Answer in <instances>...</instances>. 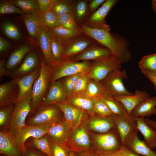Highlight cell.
Returning <instances> with one entry per match:
<instances>
[{"label": "cell", "instance_id": "6da1fadb", "mask_svg": "<svg viewBox=\"0 0 156 156\" xmlns=\"http://www.w3.org/2000/svg\"><path fill=\"white\" fill-rule=\"evenodd\" d=\"M79 25L80 29L82 34L94 39L109 49L122 63L129 61L131 54L128 43L122 37L110 33L107 25L106 24L98 28L91 27L83 24Z\"/></svg>", "mask_w": 156, "mask_h": 156}, {"label": "cell", "instance_id": "7a4b0ae2", "mask_svg": "<svg viewBox=\"0 0 156 156\" xmlns=\"http://www.w3.org/2000/svg\"><path fill=\"white\" fill-rule=\"evenodd\" d=\"M92 64L90 61H78L73 58L63 60L51 68V82L80 73H89Z\"/></svg>", "mask_w": 156, "mask_h": 156}, {"label": "cell", "instance_id": "3957f363", "mask_svg": "<svg viewBox=\"0 0 156 156\" xmlns=\"http://www.w3.org/2000/svg\"><path fill=\"white\" fill-rule=\"evenodd\" d=\"M40 75L32 88L30 114L32 115L40 106L48 91L51 83V67L43 60L40 63Z\"/></svg>", "mask_w": 156, "mask_h": 156}, {"label": "cell", "instance_id": "277c9868", "mask_svg": "<svg viewBox=\"0 0 156 156\" xmlns=\"http://www.w3.org/2000/svg\"><path fill=\"white\" fill-rule=\"evenodd\" d=\"M32 95L17 101L10 119L8 131L15 137L26 125V120L31 110Z\"/></svg>", "mask_w": 156, "mask_h": 156}, {"label": "cell", "instance_id": "5b68a950", "mask_svg": "<svg viewBox=\"0 0 156 156\" xmlns=\"http://www.w3.org/2000/svg\"><path fill=\"white\" fill-rule=\"evenodd\" d=\"M92 136V149L97 155L105 152H116L123 145L117 130Z\"/></svg>", "mask_w": 156, "mask_h": 156}, {"label": "cell", "instance_id": "8992f818", "mask_svg": "<svg viewBox=\"0 0 156 156\" xmlns=\"http://www.w3.org/2000/svg\"><path fill=\"white\" fill-rule=\"evenodd\" d=\"M63 114L56 105L39 107L28 120L27 125L51 126L62 119Z\"/></svg>", "mask_w": 156, "mask_h": 156}, {"label": "cell", "instance_id": "52a82bcc", "mask_svg": "<svg viewBox=\"0 0 156 156\" xmlns=\"http://www.w3.org/2000/svg\"><path fill=\"white\" fill-rule=\"evenodd\" d=\"M66 144L71 151L76 153L92 150L89 133L83 122L72 129Z\"/></svg>", "mask_w": 156, "mask_h": 156}, {"label": "cell", "instance_id": "ba28073f", "mask_svg": "<svg viewBox=\"0 0 156 156\" xmlns=\"http://www.w3.org/2000/svg\"><path fill=\"white\" fill-rule=\"evenodd\" d=\"M122 64L112 54L102 59L93 61L89 72L90 78L101 81L112 72L120 70Z\"/></svg>", "mask_w": 156, "mask_h": 156}, {"label": "cell", "instance_id": "9c48e42d", "mask_svg": "<svg viewBox=\"0 0 156 156\" xmlns=\"http://www.w3.org/2000/svg\"><path fill=\"white\" fill-rule=\"evenodd\" d=\"M125 70H118L109 74L100 82L105 90L106 94L113 96L124 95H133L125 88L123 79L127 78Z\"/></svg>", "mask_w": 156, "mask_h": 156}, {"label": "cell", "instance_id": "30bf717a", "mask_svg": "<svg viewBox=\"0 0 156 156\" xmlns=\"http://www.w3.org/2000/svg\"><path fill=\"white\" fill-rule=\"evenodd\" d=\"M114 115L117 131L122 145L125 146L138 135L139 131L137 122L128 114L122 116Z\"/></svg>", "mask_w": 156, "mask_h": 156}, {"label": "cell", "instance_id": "8fae6325", "mask_svg": "<svg viewBox=\"0 0 156 156\" xmlns=\"http://www.w3.org/2000/svg\"><path fill=\"white\" fill-rule=\"evenodd\" d=\"M83 122L87 129L99 133H106L117 130L113 114L108 116L96 114L89 115Z\"/></svg>", "mask_w": 156, "mask_h": 156}, {"label": "cell", "instance_id": "7c38bea8", "mask_svg": "<svg viewBox=\"0 0 156 156\" xmlns=\"http://www.w3.org/2000/svg\"><path fill=\"white\" fill-rule=\"evenodd\" d=\"M91 39L87 36L81 35L62 42L64 49L62 60L74 57L92 45Z\"/></svg>", "mask_w": 156, "mask_h": 156}, {"label": "cell", "instance_id": "4fadbf2b", "mask_svg": "<svg viewBox=\"0 0 156 156\" xmlns=\"http://www.w3.org/2000/svg\"><path fill=\"white\" fill-rule=\"evenodd\" d=\"M0 153L7 156H23L16 137L8 130H0Z\"/></svg>", "mask_w": 156, "mask_h": 156}, {"label": "cell", "instance_id": "5bb4252c", "mask_svg": "<svg viewBox=\"0 0 156 156\" xmlns=\"http://www.w3.org/2000/svg\"><path fill=\"white\" fill-rule=\"evenodd\" d=\"M62 111L64 118L72 129L83 122L89 115L81 110L70 105L67 101L56 104Z\"/></svg>", "mask_w": 156, "mask_h": 156}, {"label": "cell", "instance_id": "9a60e30c", "mask_svg": "<svg viewBox=\"0 0 156 156\" xmlns=\"http://www.w3.org/2000/svg\"><path fill=\"white\" fill-rule=\"evenodd\" d=\"M39 56L34 52L29 53L26 55L19 66L8 73V76L18 78L28 75L34 71L40 63Z\"/></svg>", "mask_w": 156, "mask_h": 156}, {"label": "cell", "instance_id": "2e32d148", "mask_svg": "<svg viewBox=\"0 0 156 156\" xmlns=\"http://www.w3.org/2000/svg\"><path fill=\"white\" fill-rule=\"evenodd\" d=\"M50 126L26 125L23 128L16 137L23 152L26 148L25 144L28 139L30 138H38L44 136L47 134Z\"/></svg>", "mask_w": 156, "mask_h": 156}, {"label": "cell", "instance_id": "e0dca14e", "mask_svg": "<svg viewBox=\"0 0 156 156\" xmlns=\"http://www.w3.org/2000/svg\"><path fill=\"white\" fill-rule=\"evenodd\" d=\"M40 10L28 14H24L23 20L31 39L38 43L40 35L44 27Z\"/></svg>", "mask_w": 156, "mask_h": 156}, {"label": "cell", "instance_id": "ac0fdd59", "mask_svg": "<svg viewBox=\"0 0 156 156\" xmlns=\"http://www.w3.org/2000/svg\"><path fill=\"white\" fill-rule=\"evenodd\" d=\"M118 1L117 0H105L101 6L94 12L85 22V25L92 27H100L106 24L107 15Z\"/></svg>", "mask_w": 156, "mask_h": 156}, {"label": "cell", "instance_id": "d6986e66", "mask_svg": "<svg viewBox=\"0 0 156 156\" xmlns=\"http://www.w3.org/2000/svg\"><path fill=\"white\" fill-rule=\"evenodd\" d=\"M71 129L70 124L62 118L49 127L47 134L54 141L66 144Z\"/></svg>", "mask_w": 156, "mask_h": 156}, {"label": "cell", "instance_id": "ffe728a7", "mask_svg": "<svg viewBox=\"0 0 156 156\" xmlns=\"http://www.w3.org/2000/svg\"><path fill=\"white\" fill-rule=\"evenodd\" d=\"M67 100L60 81L58 80L51 82L48 93L39 107L56 104Z\"/></svg>", "mask_w": 156, "mask_h": 156}, {"label": "cell", "instance_id": "44dd1931", "mask_svg": "<svg viewBox=\"0 0 156 156\" xmlns=\"http://www.w3.org/2000/svg\"><path fill=\"white\" fill-rule=\"evenodd\" d=\"M19 88L16 80L10 81L0 85V107L11 103H16L18 98Z\"/></svg>", "mask_w": 156, "mask_h": 156}, {"label": "cell", "instance_id": "7402d4cb", "mask_svg": "<svg viewBox=\"0 0 156 156\" xmlns=\"http://www.w3.org/2000/svg\"><path fill=\"white\" fill-rule=\"evenodd\" d=\"M113 97L115 100L123 105L129 115L139 103L150 97L147 92L138 90H136L133 95H116Z\"/></svg>", "mask_w": 156, "mask_h": 156}, {"label": "cell", "instance_id": "603a6c76", "mask_svg": "<svg viewBox=\"0 0 156 156\" xmlns=\"http://www.w3.org/2000/svg\"><path fill=\"white\" fill-rule=\"evenodd\" d=\"M40 64L36 69L33 73L21 77L14 78L16 80L19 88L17 101L32 95L33 86L40 75Z\"/></svg>", "mask_w": 156, "mask_h": 156}, {"label": "cell", "instance_id": "cb8c5ba5", "mask_svg": "<svg viewBox=\"0 0 156 156\" xmlns=\"http://www.w3.org/2000/svg\"><path fill=\"white\" fill-rule=\"evenodd\" d=\"M38 43L40 47L45 64L51 68L57 62L53 55L51 48L49 30L44 26L40 35Z\"/></svg>", "mask_w": 156, "mask_h": 156}, {"label": "cell", "instance_id": "d4e9b609", "mask_svg": "<svg viewBox=\"0 0 156 156\" xmlns=\"http://www.w3.org/2000/svg\"><path fill=\"white\" fill-rule=\"evenodd\" d=\"M112 54L111 51L106 48L92 45L72 58L78 61H94L104 58Z\"/></svg>", "mask_w": 156, "mask_h": 156}, {"label": "cell", "instance_id": "484cf974", "mask_svg": "<svg viewBox=\"0 0 156 156\" xmlns=\"http://www.w3.org/2000/svg\"><path fill=\"white\" fill-rule=\"evenodd\" d=\"M156 115V96L150 97L139 103L132 111L130 116L142 117Z\"/></svg>", "mask_w": 156, "mask_h": 156}, {"label": "cell", "instance_id": "4316f807", "mask_svg": "<svg viewBox=\"0 0 156 156\" xmlns=\"http://www.w3.org/2000/svg\"><path fill=\"white\" fill-rule=\"evenodd\" d=\"M137 123V128L142 135L144 142L152 150L156 148V130L149 126L142 117L133 118Z\"/></svg>", "mask_w": 156, "mask_h": 156}, {"label": "cell", "instance_id": "83f0119b", "mask_svg": "<svg viewBox=\"0 0 156 156\" xmlns=\"http://www.w3.org/2000/svg\"><path fill=\"white\" fill-rule=\"evenodd\" d=\"M31 49L30 46L24 44L15 50L10 55L5 64L6 70L8 73L20 65L25 55Z\"/></svg>", "mask_w": 156, "mask_h": 156}, {"label": "cell", "instance_id": "f1b7e54d", "mask_svg": "<svg viewBox=\"0 0 156 156\" xmlns=\"http://www.w3.org/2000/svg\"><path fill=\"white\" fill-rule=\"evenodd\" d=\"M67 101L70 105L81 110L89 115L95 114L93 99L88 98L82 95H73Z\"/></svg>", "mask_w": 156, "mask_h": 156}, {"label": "cell", "instance_id": "f546056e", "mask_svg": "<svg viewBox=\"0 0 156 156\" xmlns=\"http://www.w3.org/2000/svg\"><path fill=\"white\" fill-rule=\"evenodd\" d=\"M133 153L145 156H156V152L151 149L144 141L140 139L137 135L125 146Z\"/></svg>", "mask_w": 156, "mask_h": 156}, {"label": "cell", "instance_id": "4dcf8cb0", "mask_svg": "<svg viewBox=\"0 0 156 156\" xmlns=\"http://www.w3.org/2000/svg\"><path fill=\"white\" fill-rule=\"evenodd\" d=\"M105 94H106L105 91L100 82L90 78L84 93L81 95L88 98L94 99Z\"/></svg>", "mask_w": 156, "mask_h": 156}, {"label": "cell", "instance_id": "1f68e13d", "mask_svg": "<svg viewBox=\"0 0 156 156\" xmlns=\"http://www.w3.org/2000/svg\"><path fill=\"white\" fill-rule=\"evenodd\" d=\"M29 142L25 146L35 148L47 156H53L49 141V136L47 134L39 138H30Z\"/></svg>", "mask_w": 156, "mask_h": 156}, {"label": "cell", "instance_id": "d6a6232c", "mask_svg": "<svg viewBox=\"0 0 156 156\" xmlns=\"http://www.w3.org/2000/svg\"><path fill=\"white\" fill-rule=\"evenodd\" d=\"M87 73H80L59 79L68 100L72 96L74 86L78 80L81 77Z\"/></svg>", "mask_w": 156, "mask_h": 156}, {"label": "cell", "instance_id": "836d02e7", "mask_svg": "<svg viewBox=\"0 0 156 156\" xmlns=\"http://www.w3.org/2000/svg\"><path fill=\"white\" fill-rule=\"evenodd\" d=\"M100 97L113 114L118 116L128 114L123 105L120 102L115 100L113 96L105 94Z\"/></svg>", "mask_w": 156, "mask_h": 156}, {"label": "cell", "instance_id": "e575fe53", "mask_svg": "<svg viewBox=\"0 0 156 156\" xmlns=\"http://www.w3.org/2000/svg\"><path fill=\"white\" fill-rule=\"evenodd\" d=\"M15 104L11 103L0 106L1 129L8 130L10 119Z\"/></svg>", "mask_w": 156, "mask_h": 156}, {"label": "cell", "instance_id": "d590c367", "mask_svg": "<svg viewBox=\"0 0 156 156\" xmlns=\"http://www.w3.org/2000/svg\"><path fill=\"white\" fill-rule=\"evenodd\" d=\"M21 9L25 14H28L40 10L37 0H16L10 1Z\"/></svg>", "mask_w": 156, "mask_h": 156}, {"label": "cell", "instance_id": "8d00e7d4", "mask_svg": "<svg viewBox=\"0 0 156 156\" xmlns=\"http://www.w3.org/2000/svg\"><path fill=\"white\" fill-rule=\"evenodd\" d=\"M47 28L62 42L81 36L82 34L60 26Z\"/></svg>", "mask_w": 156, "mask_h": 156}, {"label": "cell", "instance_id": "74e56055", "mask_svg": "<svg viewBox=\"0 0 156 156\" xmlns=\"http://www.w3.org/2000/svg\"><path fill=\"white\" fill-rule=\"evenodd\" d=\"M51 10L58 17L67 13H73V4L68 1L54 0Z\"/></svg>", "mask_w": 156, "mask_h": 156}, {"label": "cell", "instance_id": "f35d334b", "mask_svg": "<svg viewBox=\"0 0 156 156\" xmlns=\"http://www.w3.org/2000/svg\"><path fill=\"white\" fill-rule=\"evenodd\" d=\"M50 32L52 53L55 60L58 62L62 60L63 55L64 49L62 42L50 31Z\"/></svg>", "mask_w": 156, "mask_h": 156}, {"label": "cell", "instance_id": "ab89813d", "mask_svg": "<svg viewBox=\"0 0 156 156\" xmlns=\"http://www.w3.org/2000/svg\"><path fill=\"white\" fill-rule=\"evenodd\" d=\"M59 26L75 32L82 33L72 13H67L58 17Z\"/></svg>", "mask_w": 156, "mask_h": 156}, {"label": "cell", "instance_id": "60d3db41", "mask_svg": "<svg viewBox=\"0 0 156 156\" xmlns=\"http://www.w3.org/2000/svg\"><path fill=\"white\" fill-rule=\"evenodd\" d=\"M138 65L141 71L156 72V53L143 56Z\"/></svg>", "mask_w": 156, "mask_h": 156}, {"label": "cell", "instance_id": "b9f144b4", "mask_svg": "<svg viewBox=\"0 0 156 156\" xmlns=\"http://www.w3.org/2000/svg\"><path fill=\"white\" fill-rule=\"evenodd\" d=\"M49 141L53 156H69L71 150L66 144L54 141L49 136Z\"/></svg>", "mask_w": 156, "mask_h": 156}, {"label": "cell", "instance_id": "7bdbcfd3", "mask_svg": "<svg viewBox=\"0 0 156 156\" xmlns=\"http://www.w3.org/2000/svg\"><path fill=\"white\" fill-rule=\"evenodd\" d=\"M88 8L86 0H79L73 4V14L75 19L78 21L82 20L87 14Z\"/></svg>", "mask_w": 156, "mask_h": 156}, {"label": "cell", "instance_id": "ee69618b", "mask_svg": "<svg viewBox=\"0 0 156 156\" xmlns=\"http://www.w3.org/2000/svg\"><path fill=\"white\" fill-rule=\"evenodd\" d=\"M94 109L95 114L100 116H108L113 114L100 96L94 99Z\"/></svg>", "mask_w": 156, "mask_h": 156}, {"label": "cell", "instance_id": "f6af8a7d", "mask_svg": "<svg viewBox=\"0 0 156 156\" xmlns=\"http://www.w3.org/2000/svg\"><path fill=\"white\" fill-rule=\"evenodd\" d=\"M2 29L5 35L8 37L13 40L20 38L21 34L18 27L13 23L5 21L2 25Z\"/></svg>", "mask_w": 156, "mask_h": 156}, {"label": "cell", "instance_id": "bcb514c9", "mask_svg": "<svg viewBox=\"0 0 156 156\" xmlns=\"http://www.w3.org/2000/svg\"><path fill=\"white\" fill-rule=\"evenodd\" d=\"M41 17L44 25L47 28L59 26L58 17L51 10L42 13Z\"/></svg>", "mask_w": 156, "mask_h": 156}, {"label": "cell", "instance_id": "7dc6e473", "mask_svg": "<svg viewBox=\"0 0 156 156\" xmlns=\"http://www.w3.org/2000/svg\"><path fill=\"white\" fill-rule=\"evenodd\" d=\"M0 13L1 14L16 13L23 16L24 15L22 10L17 8L10 1H1Z\"/></svg>", "mask_w": 156, "mask_h": 156}, {"label": "cell", "instance_id": "c3c4849f", "mask_svg": "<svg viewBox=\"0 0 156 156\" xmlns=\"http://www.w3.org/2000/svg\"><path fill=\"white\" fill-rule=\"evenodd\" d=\"M90 79L89 73L81 77L75 85L72 96L83 94L86 90L88 82Z\"/></svg>", "mask_w": 156, "mask_h": 156}, {"label": "cell", "instance_id": "681fc988", "mask_svg": "<svg viewBox=\"0 0 156 156\" xmlns=\"http://www.w3.org/2000/svg\"><path fill=\"white\" fill-rule=\"evenodd\" d=\"M23 156H47L38 149L31 146H25Z\"/></svg>", "mask_w": 156, "mask_h": 156}, {"label": "cell", "instance_id": "f907efd6", "mask_svg": "<svg viewBox=\"0 0 156 156\" xmlns=\"http://www.w3.org/2000/svg\"><path fill=\"white\" fill-rule=\"evenodd\" d=\"M54 0H38L40 10L42 13L51 10Z\"/></svg>", "mask_w": 156, "mask_h": 156}, {"label": "cell", "instance_id": "816d5d0a", "mask_svg": "<svg viewBox=\"0 0 156 156\" xmlns=\"http://www.w3.org/2000/svg\"><path fill=\"white\" fill-rule=\"evenodd\" d=\"M105 0H93L91 1L88 5L90 12H94L101 4H102L105 1Z\"/></svg>", "mask_w": 156, "mask_h": 156}, {"label": "cell", "instance_id": "f5cc1de1", "mask_svg": "<svg viewBox=\"0 0 156 156\" xmlns=\"http://www.w3.org/2000/svg\"><path fill=\"white\" fill-rule=\"evenodd\" d=\"M10 45L8 42L3 38L0 37V52L2 53L9 49Z\"/></svg>", "mask_w": 156, "mask_h": 156}, {"label": "cell", "instance_id": "db71d44e", "mask_svg": "<svg viewBox=\"0 0 156 156\" xmlns=\"http://www.w3.org/2000/svg\"><path fill=\"white\" fill-rule=\"evenodd\" d=\"M120 151L125 156H145L133 153L123 145H122Z\"/></svg>", "mask_w": 156, "mask_h": 156}, {"label": "cell", "instance_id": "11a10c76", "mask_svg": "<svg viewBox=\"0 0 156 156\" xmlns=\"http://www.w3.org/2000/svg\"><path fill=\"white\" fill-rule=\"evenodd\" d=\"M76 156H98V155L93 150L91 149L76 153Z\"/></svg>", "mask_w": 156, "mask_h": 156}, {"label": "cell", "instance_id": "9f6ffc18", "mask_svg": "<svg viewBox=\"0 0 156 156\" xmlns=\"http://www.w3.org/2000/svg\"><path fill=\"white\" fill-rule=\"evenodd\" d=\"M0 76H8L4 59L0 61Z\"/></svg>", "mask_w": 156, "mask_h": 156}, {"label": "cell", "instance_id": "6f0895ef", "mask_svg": "<svg viewBox=\"0 0 156 156\" xmlns=\"http://www.w3.org/2000/svg\"><path fill=\"white\" fill-rule=\"evenodd\" d=\"M142 72L153 84L156 89V78L149 72L144 71Z\"/></svg>", "mask_w": 156, "mask_h": 156}, {"label": "cell", "instance_id": "680465c9", "mask_svg": "<svg viewBox=\"0 0 156 156\" xmlns=\"http://www.w3.org/2000/svg\"><path fill=\"white\" fill-rule=\"evenodd\" d=\"M144 120L147 125L156 130V120H153L148 118H144Z\"/></svg>", "mask_w": 156, "mask_h": 156}, {"label": "cell", "instance_id": "91938a15", "mask_svg": "<svg viewBox=\"0 0 156 156\" xmlns=\"http://www.w3.org/2000/svg\"><path fill=\"white\" fill-rule=\"evenodd\" d=\"M115 153L107 152L103 153L98 155V156H115Z\"/></svg>", "mask_w": 156, "mask_h": 156}, {"label": "cell", "instance_id": "94428289", "mask_svg": "<svg viewBox=\"0 0 156 156\" xmlns=\"http://www.w3.org/2000/svg\"><path fill=\"white\" fill-rule=\"evenodd\" d=\"M115 156H125L119 150L115 153Z\"/></svg>", "mask_w": 156, "mask_h": 156}, {"label": "cell", "instance_id": "6125c7cd", "mask_svg": "<svg viewBox=\"0 0 156 156\" xmlns=\"http://www.w3.org/2000/svg\"><path fill=\"white\" fill-rule=\"evenodd\" d=\"M152 4L153 8L156 13V3L152 1Z\"/></svg>", "mask_w": 156, "mask_h": 156}, {"label": "cell", "instance_id": "be15d7a7", "mask_svg": "<svg viewBox=\"0 0 156 156\" xmlns=\"http://www.w3.org/2000/svg\"><path fill=\"white\" fill-rule=\"evenodd\" d=\"M69 156H76V153L73 151H71Z\"/></svg>", "mask_w": 156, "mask_h": 156}, {"label": "cell", "instance_id": "e7e4bbea", "mask_svg": "<svg viewBox=\"0 0 156 156\" xmlns=\"http://www.w3.org/2000/svg\"><path fill=\"white\" fill-rule=\"evenodd\" d=\"M150 73H152L153 75L156 78V72H155V73H151V72H150Z\"/></svg>", "mask_w": 156, "mask_h": 156}, {"label": "cell", "instance_id": "03108f58", "mask_svg": "<svg viewBox=\"0 0 156 156\" xmlns=\"http://www.w3.org/2000/svg\"><path fill=\"white\" fill-rule=\"evenodd\" d=\"M0 156H7L5 155L2 154H0Z\"/></svg>", "mask_w": 156, "mask_h": 156}, {"label": "cell", "instance_id": "003e7915", "mask_svg": "<svg viewBox=\"0 0 156 156\" xmlns=\"http://www.w3.org/2000/svg\"><path fill=\"white\" fill-rule=\"evenodd\" d=\"M152 1L156 3V0H153Z\"/></svg>", "mask_w": 156, "mask_h": 156}]
</instances>
